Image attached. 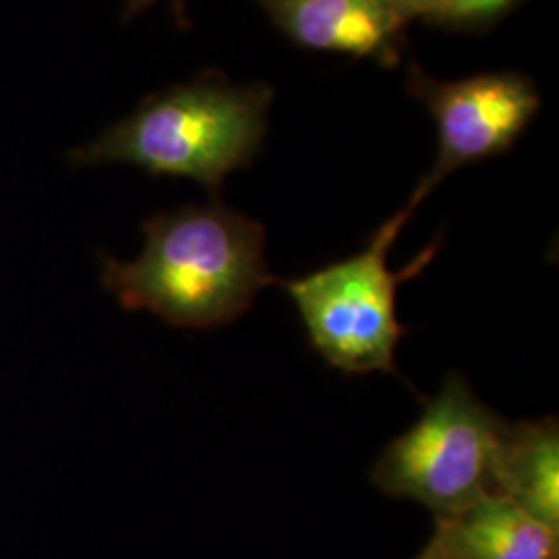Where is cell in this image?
Here are the masks:
<instances>
[{"mask_svg":"<svg viewBox=\"0 0 559 559\" xmlns=\"http://www.w3.org/2000/svg\"><path fill=\"white\" fill-rule=\"evenodd\" d=\"M140 258L102 255V284L129 311H150L168 325L212 330L239 320L274 278L265 228L212 201L182 205L141 226Z\"/></svg>","mask_w":559,"mask_h":559,"instance_id":"obj_1","label":"cell"},{"mask_svg":"<svg viewBox=\"0 0 559 559\" xmlns=\"http://www.w3.org/2000/svg\"><path fill=\"white\" fill-rule=\"evenodd\" d=\"M270 104L265 83L240 85L207 73L141 102L69 160L75 168L131 164L154 177L195 180L214 193L260 152Z\"/></svg>","mask_w":559,"mask_h":559,"instance_id":"obj_2","label":"cell"},{"mask_svg":"<svg viewBox=\"0 0 559 559\" xmlns=\"http://www.w3.org/2000/svg\"><path fill=\"white\" fill-rule=\"evenodd\" d=\"M427 195L417 185L408 205L383 222L357 255L280 282L299 311L311 346L334 369L348 376L399 373L394 355L406 334L396 316L400 284L419 276L436 258L438 245L420 251L402 272L390 270L388 255L400 230Z\"/></svg>","mask_w":559,"mask_h":559,"instance_id":"obj_3","label":"cell"},{"mask_svg":"<svg viewBox=\"0 0 559 559\" xmlns=\"http://www.w3.org/2000/svg\"><path fill=\"white\" fill-rule=\"evenodd\" d=\"M508 423L452 373L419 420L392 441L371 471L392 498L427 506L450 519L498 491V466Z\"/></svg>","mask_w":559,"mask_h":559,"instance_id":"obj_4","label":"cell"},{"mask_svg":"<svg viewBox=\"0 0 559 559\" xmlns=\"http://www.w3.org/2000/svg\"><path fill=\"white\" fill-rule=\"evenodd\" d=\"M408 90L438 124V158L419 182L427 193L460 166L512 147L540 106L535 81L514 71L440 81L415 64Z\"/></svg>","mask_w":559,"mask_h":559,"instance_id":"obj_5","label":"cell"},{"mask_svg":"<svg viewBox=\"0 0 559 559\" xmlns=\"http://www.w3.org/2000/svg\"><path fill=\"white\" fill-rule=\"evenodd\" d=\"M299 46L381 64L399 62L404 21L388 0H255Z\"/></svg>","mask_w":559,"mask_h":559,"instance_id":"obj_6","label":"cell"},{"mask_svg":"<svg viewBox=\"0 0 559 559\" xmlns=\"http://www.w3.org/2000/svg\"><path fill=\"white\" fill-rule=\"evenodd\" d=\"M433 535L456 559H559V531L501 493L436 519Z\"/></svg>","mask_w":559,"mask_h":559,"instance_id":"obj_7","label":"cell"},{"mask_svg":"<svg viewBox=\"0 0 559 559\" xmlns=\"http://www.w3.org/2000/svg\"><path fill=\"white\" fill-rule=\"evenodd\" d=\"M498 491L559 531L558 419L508 423L498 466Z\"/></svg>","mask_w":559,"mask_h":559,"instance_id":"obj_8","label":"cell"},{"mask_svg":"<svg viewBox=\"0 0 559 559\" xmlns=\"http://www.w3.org/2000/svg\"><path fill=\"white\" fill-rule=\"evenodd\" d=\"M519 0H438L427 21L445 27H483L500 20Z\"/></svg>","mask_w":559,"mask_h":559,"instance_id":"obj_9","label":"cell"},{"mask_svg":"<svg viewBox=\"0 0 559 559\" xmlns=\"http://www.w3.org/2000/svg\"><path fill=\"white\" fill-rule=\"evenodd\" d=\"M388 2L394 7L400 20L408 23V21L417 20V17L427 20L438 0H388Z\"/></svg>","mask_w":559,"mask_h":559,"instance_id":"obj_10","label":"cell"},{"mask_svg":"<svg viewBox=\"0 0 559 559\" xmlns=\"http://www.w3.org/2000/svg\"><path fill=\"white\" fill-rule=\"evenodd\" d=\"M417 559H456L448 549H445V545L441 543L436 535L431 537L429 540V545L420 551V556Z\"/></svg>","mask_w":559,"mask_h":559,"instance_id":"obj_11","label":"cell"},{"mask_svg":"<svg viewBox=\"0 0 559 559\" xmlns=\"http://www.w3.org/2000/svg\"><path fill=\"white\" fill-rule=\"evenodd\" d=\"M154 2H158V0H127V15H135V13H140L141 9H145ZM173 2L177 4V13H180L185 0H173Z\"/></svg>","mask_w":559,"mask_h":559,"instance_id":"obj_12","label":"cell"}]
</instances>
